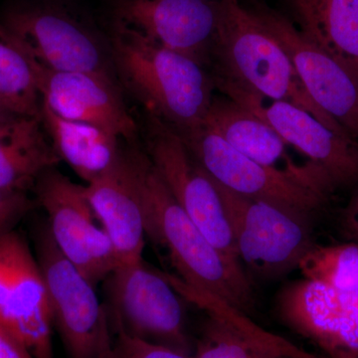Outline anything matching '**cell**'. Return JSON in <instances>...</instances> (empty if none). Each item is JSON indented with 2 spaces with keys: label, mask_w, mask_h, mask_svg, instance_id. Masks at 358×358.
Returning <instances> with one entry per match:
<instances>
[{
  "label": "cell",
  "mask_w": 358,
  "mask_h": 358,
  "mask_svg": "<svg viewBox=\"0 0 358 358\" xmlns=\"http://www.w3.org/2000/svg\"><path fill=\"white\" fill-rule=\"evenodd\" d=\"M138 157L145 236L166 250L181 281L244 315L252 312L255 294L242 263L216 248L188 217L147 152L138 150Z\"/></svg>",
  "instance_id": "obj_1"
},
{
  "label": "cell",
  "mask_w": 358,
  "mask_h": 358,
  "mask_svg": "<svg viewBox=\"0 0 358 358\" xmlns=\"http://www.w3.org/2000/svg\"><path fill=\"white\" fill-rule=\"evenodd\" d=\"M110 42L122 83L150 115L178 133L201 124L216 90L206 68L119 23L114 22Z\"/></svg>",
  "instance_id": "obj_2"
},
{
  "label": "cell",
  "mask_w": 358,
  "mask_h": 358,
  "mask_svg": "<svg viewBox=\"0 0 358 358\" xmlns=\"http://www.w3.org/2000/svg\"><path fill=\"white\" fill-rule=\"evenodd\" d=\"M208 71L214 82H225L292 103L327 128L350 136L313 102L282 45L240 1L219 0L217 30Z\"/></svg>",
  "instance_id": "obj_3"
},
{
  "label": "cell",
  "mask_w": 358,
  "mask_h": 358,
  "mask_svg": "<svg viewBox=\"0 0 358 358\" xmlns=\"http://www.w3.org/2000/svg\"><path fill=\"white\" fill-rule=\"evenodd\" d=\"M105 282L110 327L190 355L182 296L164 273L143 258L120 265Z\"/></svg>",
  "instance_id": "obj_4"
},
{
  "label": "cell",
  "mask_w": 358,
  "mask_h": 358,
  "mask_svg": "<svg viewBox=\"0 0 358 358\" xmlns=\"http://www.w3.org/2000/svg\"><path fill=\"white\" fill-rule=\"evenodd\" d=\"M220 193L240 262L263 279L298 268L312 246L310 218L284 207L244 196L213 180Z\"/></svg>",
  "instance_id": "obj_5"
},
{
  "label": "cell",
  "mask_w": 358,
  "mask_h": 358,
  "mask_svg": "<svg viewBox=\"0 0 358 358\" xmlns=\"http://www.w3.org/2000/svg\"><path fill=\"white\" fill-rule=\"evenodd\" d=\"M1 22L35 66L54 72L112 77L114 65L110 49L89 25L64 6L48 1L23 4L7 10Z\"/></svg>",
  "instance_id": "obj_6"
},
{
  "label": "cell",
  "mask_w": 358,
  "mask_h": 358,
  "mask_svg": "<svg viewBox=\"0 0 358 358\" xmlns=\"http://www.w3.org/2000/svg\"><path fill=\"white\" fill-rule=\"evenodd\" d=\"M36 258L43 274L53 324L71 358H106L112 345L109 315L96 287L58 249L48 225L37 232Z\"/></svg>",
  "instance_id": "obj_7"
},
{
  "label": "cell",
  "mask_w": 358,
  "mask_h": 358,
  "mask_svg": "<svg viewBox=\"0 0 358 358\" xmlns=\"http://www.w3.org/2000/svg\"><path fill=\"white\" fill-rule=\"evenodd\" d=\"M33 188L61 253L94 286L105 282L119 267V261L107 231L90 203L86 186L73 182L51 167Z\"/></svg>",
  "instance_id": "obj_8"
},
{
  "label": "cell",
  "mask_w": 358,
  "mask_h": 358,
  "mask_svg": "<svg viewBox=\"0 0 358 358\" xmlns=\"http://www.w3.org/2000/svg\"><path fill=\"white\" fill-rule=\"evenodd\" d=\"M178 134L205 173L232 192L279 205L308 218L329 199L281 171L249 159L202 122Z\"/></svg>",
  "instance_id": "obj_9"
},
{
  "label": "cell",
  "mask_w": 358,
  "mask_h": 358,
  "mask_svg": "<svg viewBox=\"0 0 358 358\" xmlns=\"http://www.w3.org/2000/svg\"><path fill=\"white\" fill-rule=\"evenodd\" d=\"M145 152L174 199L205 237L226 256L240 261L213 179L197 164L180 136L152 115Z\"/></svg>",
  "instance_id": "obj_10"
},
{
  "label": "cell",
  "mask_w": 358,
  "mask_h": 358,
  "mask_svg": "<svg viewBox=\"0 0 358 358\" xmlns=\"http://www.w3.org/2000/svg\"><path fill=\"white\" fill-rule=\"evenodd\" d=\"M215 89L260 117L329 176L336 190L358 187V141L327 128L310 113L235 85L214 82Z\"/></svg>",
  "instance_id": "obj_11"
},
{
  "label": "cell",
  "mask_w": 358,
  "mask_h": 358,
  "mask_svg": "<svg viewBox=\"0 0 358 358\" xmlns=\"http://www.w3.org/2000/svg\"><path fill=\"white\" fill-rule=\"evenodd\" d=\"M0 324L35 358H54L43 274L27 241L13 229L0 234Z\"/></svg>",
  "instance_id": "obj_12"
},
{
  "label": "cell",
  "mask_w": 358,
  "mask_h": 358,
  "mask_svg": "<svg viewBox=\"0 0 358 358\" xmlns=\"http://www.w3.org/2000/svg\"><path fill=\"white\" fill-rule=\"evenodd\" d=\"M251 10L288 54L313 102L358 141V79L352 71L306 39L286 16L268 7Z\"/></svg>",
  "instance_id": "obj_13"
},
{
  "label": "cell",
  "mask_w": 358,
  "mask_h": 358,
  "mask_svg": "<svg viewBox=\"0 0 358 358\" xmlns=\"http://www.w3.org/2000/svg\"><path fill=\"white\" fill-rule=\"evenodd\" d=\"M218 18L219 0H117L114 6V22L207 70Z\"/></svg>",
  "instance_id": "obj_14"
},
{
  "label": "cell",
  "mask_w": 358,
  "mask_h": 358,
  "mask_svg": "<svg viewBox=\"0 0 358 358\" xmlns=\"http://www.w3.org/2000/svg\"><path fill=\"white\" fill-rule=\"evenodd\" d=\"M278 305L285 322L327 358H358V289L303 279L282 289Z\"/></svg>",
  "instance_id": "obj_15"
},
{
  "label": "cell",
  "mask_w": 358,
  "mask_h": 358,
  "mask_svg": "<svg viewBox=\"0 0 358 358\" xmlns=\"http://www.w3.org/2000/svg\"><path fill=\"white\" fill-rule=\"evenodd\" d=\"M34 68L41 103L59 117L100 127L122 141L136 140L138 126L112 77Z\"/></svg>",
  "instance_id": "obj_16"
},
{
  "label": "cell",
  "mask_w": 358,
  "mask_h": 358,
  "mask_svg": "<svg viewBox=\"0 0 358 358\" xmlns=\"http://www.w3.org/2000/svg\"><path fill=\"white\" fill-rule=\"evenodd\" d=\"M138 148H122L109 169L86 186L90 203L107 231L120 265L143 259L145 228Z\"/></svg>",
  "instance_id": "obj_17"
},
{
  "label": "cell",
  "mask_w": 358,
  "mask_h": 358,
  "mask_svg": "<svg viewBox=\"0 0 358 358\" xmlns=\"http://www.w3.org/2000/svg\"><path fill=\"white\" fill-rule=\"evenodd\" d=\"M202 124L258 164L281 171L327 197L336 192L331 179L319 166L313 162L301 164L289 154L294 148L272 127L227 96H214Z\"/></svg>",
  "instance_id": "obj_18"
},
{
  "label": "cell",
  "mask_w": 358,
  "mask_h": 358,
  "mask_svg": "<svg viewBox=\"0 0 358 358\" xmlns=\"http://www.w3.org/2000/svg\"><path fill=\"white\" fill-rule=\"evenodd\" d=\"M174 287L183 299L208 313L192 358H320L303 352L246 319L243 313L180 280Z\"/></svg>",
  "instance_id": "obj_19"
},
{
  "label": "cell",
  "mask_w": 358,
  "mask_h": 358,
  "mask_svg": "<svg viewBox=\"0 0 358 358\" xmlns=\"http://www.w3.org/2000/svg\"><path fill=\"white\" fill-rule=\"evenodd\" d=\"M301 34L358 79V0H284Z\"/></svg>",
  "instance_id": "obj_20"
},
{
  "label": "cell",
  "mask_w": 358,
  "mask_h": 358,
  "mask_svg": "<svg viewBox=\"0 0 358 358\" xmlns=\"http://www.w3.org/2000/svg\"><path fill=\"white\" fill-rule=\"evenodd\" d=\"M61 159L52 147L40 117L0 122V188L26 192Z\"/></svg>",
  "instance_id": "obj_21"
},
{
  "label": "cell",
  "mask_w": 358,
  "mask_h": 358,
  "mask_svg": "<svg viewBox=\"0 0 358 358\" xmlns=\"http://www.w3.org/2000/svg\"><path fill=\"white\" fill-rule=\"evenodd\" d=\"M40 119L59 159L87 185L109 169L121 154V138L100 127L63 119L43 103Z\"/></svg>",
  "instance_id": "obj_22"
},
{
  "label": "cell",
  "mask_w": 358,
  "mask_h": 358,
  "mask_svg": "<svg viewBox=\"0 0 358 358\" xmlns=\"http://www.w3.org/2000/svg\"><path fill=\"white\" fill-rule=\"evenodd\" d=\"M0 106L21 117H40L41 96L31 59L0 20Z\"/></svg>",
  "instance_id": "obj_23"
},
{
  "label": "cell",
  "mask_w": 358,
  "mask_h": 358,
  "mask_svg": "<svg viewBox=\"0 0 358 358\" xmlns=\"http://www.w3.org/2000/svg\"><path fill=\"white\" fill-rule=\"evenodd\" d=\"M298 268L306 280L341 291L358 289V242L312 245Z\"/></svg>",
  "instance_id": "obj_24"
},
{
  "label": "cell",
  "mask_w": 358,
  "mask_h": 358,
  "mask_svg": "<svg viewBox=\"0 0 358 358\" xmlns=\"http://www.w3.org/2000/svg\"><path fill=\"white\" fill-rule=\"evenodd\" d=\"M113 331L112 345L106 358H192L166 346L134 338L117 327Z\"/></svg>",
  "instance_id": "obj_25"
},
{
  "label": "cell",
  "mask_w": 358,
  "mask_h": 358,
  "mask_svg": "<svg viewBox=\"0 0 358 358\" xmlns=\"http://www.w3.org/2000/svg\"><path fill=\"white\" fill-rule=\"evenodd\" d=\"M34 206V201L23 190L0 188V234L13 230Z\"/></svg>",
  "instance_id": "obj_26"
},
{
  "label": "cell",
  "mask_w": 358,
  "mask_h": 358,
  "mask_svg": "<svg viewBox=\"0 0 358 358\" xmlns=\"http://www.w3.org/2000/svg\"><path fill=\"white\" fill-rule=\"evenodd\" d=\"M0 358H35L30 350L0 324Z\"/></svg>",
  "instance_id": "obj_27"
},
{
  "label": "cell",
  "mask_w": 358,
  "mask_h": 358,
  "mask_svg": "<svg viewBox=\"0 0 358 358\" xmlns=\"http://www.w3.org/2000/svg\"><path fill=\"white\" fill-rule=\"evenodd\" d=\"M341 226L348 240L358 242V187L341 213Z\"/></svg>",
  "instance_id": "obj_28"
},
{
  "label": "cell",
  "mask_w": 358,
  "mask_h": 358,
  "mask_svg": "<svg viewBox=\"0 0 358 358\" xmlns=\"http://www.w3.org/2000/svg\"><path fill=\"white\" fill-rule=\"evenodd\" d=\"M13 117H16V115L11 114V113H9L8 110H6L0 106V122L6 121V120L11 119Z\"/></svg>",
  "instance_id": "obj_29"
},
{
  "label": "cell",
  "mask_w": 358,
  "mask_h": 358,
  "mask_svg": "<svg viewBox=\"0 0 358 358\" xmlns=\"http://www.w3.org/2000/svg\"><path fill=\"white\" fill-rule=\"evenodd\" d=\"M232 1H240V0H232Z\"/></svg>",
  "instance_id": "obj_30"
}]
</instances>
